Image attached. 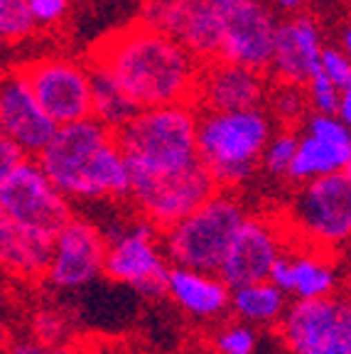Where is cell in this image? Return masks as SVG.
I'll list each match as a JSON object with an SVG mask.
<instances>
[{
    "mask_svg": "<svg viewBox=\"0 0 351 354\" xmlns=\"http://www.w3.org/2000/svg\"><path fill=\"white\" fill-rule=\"evenodd\" d=\"M305 91H307V99L312 111L317 113H336L339 111V101H341V88L332 82L322 69L310 77V82L305 84Z\"/></svg>",
    "mask_w": 351,
    "mask_h": 354,
    "instance_id": "29",
    "label": "cell"
},
{
    "mask_svg": "<svg viewBox=\"0 0 351 354\" xmlns=\"http://www.w3.org/2000/svg\"><path fill=\"white\" fill-rule=\"evenodd\" d=\"M224 15L221 32V59L246 64L253 69H268L273 62L278 17L256 0H216Z\"/></svg>",
    "mask_w": 351,
    "mask_h": 354,
    "instance_id": "13",
    "label": "cell"
},
{
    "mask_svg": "<svg viewBox=\"0 0 351 354\" xmlns=\"http://www.w3.org/2000/svg\"><path fill=\"white\" fill-rule=\"evenodd\" d=\"M290 295L273 281H256L246 286L234 288L231 293V310L238 320L248 322L253 327H273L280 325L285 317Z\"/></svg>",
    "mask_w": 351,
    "mask_h": 354,
    "instance_id": "22",
    "label": "cell"
},
{
    "mask_svg": "<svg viewBox=\"0 0 351 354\" xmlns=\"http://www.w3.org/2000/svg\"><path fill=\"white\" fill-rule=\"evenodd\" d=\"M256 3H263V0H256Z\"/></svg>",
    "mask_w": 351,
    "mask_h": 354,
    "instance_id": "40",
    "label": "cell"
},
{
    "mask_svg": "<svg viewBox=\"0 0 351 354\" xmlns=\"http://www.w3.org/2000/svg\"><path fill=\"white\" fill-rule=\"evenodd\" d=\"M0 224L47 241H55L74 216L69 197L32 158L0 175Z\"/></svg>",
    "mask_w": 351,
    "mask_h": 354,
    "instance_id": "6",
    "label": "cell"
},
{
    "mask_svg": "<svg viewBox=\"0 0 351 354\" xmlns=\"http://www.w3.org/2000/svg\"><path fill=\"white\" fill-rule=\"evenodd\" d=\"M273 138V121L263 109L214 111L199 116V158L216 177L219 187L248 183L263 165Z\"/></svg>",
    "mask_w": 351,
    "mask_h": 354,
    "instance_id": "4",
    "label": "cell"
},
{
    "mask_svg": "<svg viewBox=\"0 0 351 354\" xmlns=\"http://www.w3.org/2000/svg\"><path fill=\"white\" fill-rule=\"evenodd\" d=\"M273 6L280 8V10L292 12V10H297V8L302 6V0H273Z\"/></svg>",
    "mask_w": 351,
    "mask_h": 354,
    "instance_id": "36",
    "label": "cell"
},
{
    "mask_svg": "<svg viewBox=\"0 0 351 354\" xmlns=\"http://www.w3.org/2000/svg\"><path fill=\"white\" fill-rule=\"evenodd\" d=\"M290 227L314 249L351 241V180L344 172L302 183L290 205Z\"/></svg>",
    "mask_w": 351,
    "mask_h": 354,
    "instance_id": "8",
    "label": "cell"
},
{
    "mask_svg": "<svg viewBox=\"0 0 351 354\" xmlns=\"http://www.w3.org/2000/svg\"><path fill=\"white\" fill-rule=\"evenodd\" d=\"M216 177L209 172L202 160L189 165L187 170L175 175L158 177L148 183H135L131 189V199L140 216L153 221L155 227L167 229L192 214L207 199L219 192Z\"/></svg>",
    "mask_w": 351,
    "mask_h": 354,
    "instance_id": "11",
    "label": "cell"
},
{
    "mask_svg": "<svg viewBox=\"0 0 351 354\" xmlns=\"http://www.w3.org/2000/svg\"><path fill=\"white\" fill-rule=\"evenodd\" d=\"M243 221H246V209L241 202L234 194L219 189L192 214L162 229V241L172 266H189V268L219 273Z\"/></svg>",
    "mask_w": 351,
    "mask_h": 354,
    "instance_id": "5",
    "label": "cell"
},
{
    "mask_svg": "<svg viewBox=\"0 0 351 354\" xmlns=\"http://www.w3.org/2000/svg\"><path fill=\"white\" fill-rule=\"evenodd\" d=\"M319 69L339 88L351 86V57L341 47H324L322 59H319Z\"/></svg>",
    "mask_w": 351,
    "mask_h": 354,
    "instance_id": "30",
    "label": "cell"
},
{
    "mask_svg": "<svg viewBox=\"0 0 351 354\" xmlns=\"http://www.w3.org/2000/svg\"><path fill=\"white\" fill-rule=\"evenodd\" d=\"M297 148H300V133L290 131V128L273 133V138H270L268 148L263 153V170L278 177H290Z\"/></svg>",
    "mask_w": 351,
    "mask_h": 354,
    "instance_id": "25",
    "label": "cell"
},
{
    "mask_svg": "<svg viewBox=\"0 0 351 354\" xmlns=\"http://www.w3.org/2000/svg\"><path fill=\"white\" fill-rule=\"evenodd\" d=\"M234 288L216 271H202L189 266H172L165 295L194 320H219L231 308Z\"/></svg>",
    "mask_w": 351,
    "mask_h": 354,
    "instance_id": "20",
    "label": "cell"
},
{
    "mask_svg": "<svg viewBox=\"0 0 351 354\" xmlns=\"http://www.w3.org/2000/svg\"><path fill=\"white\" fill-rule=\"evenodd\" d=\"M108 236L106 232L84 219L72 216L55 239L47 283L57 290H82L104 276Z\"/></svg>",
    "mask_w": 351,
    "mask_h": 354,
    "instance_id": "12",
    "label": "cell"
},
{
    "mask_svg": "<svg viewBox=\"0 0 351 354\" xmlns=\"http://www.w3.org/2000/svg\"><path fill=\"white\" fill-rule=\"evenodd\" d=\"M180 0H150V6H175Z\"/></svg>",
    "mask_w": 351,
    "mask_h": 354,
    "instance_id": "38",
    "label": "cell"
},
{
    "mask_svg": "<svg viewBox=\"0 0 351 354\" xmlns=\"http://www.w3.org/2000/svg\"><path fill=\"white\" fill-rule=\"evenodd\" d=\"M158 229L145 216L140 221H123L108 229L104 276L145 298L165 295L172 261Z\"/></svg>",
    "mask_w": 351,
    "mask_h": 354,
    "instance_id": "7",
    "label": "cell"
},
{
    "mask_svg": "<svg viewBox=\"0 0 351 354\" xmlns=\"http://www.w3.org/2000/svg\"><path fill=\"white\" fill-rule=\"evenodd\" d=\"M37 101L59 126L93 116L91 66L69 57H42L20 64Z\"/></svg>",
    "mask_w": 351,
    "mask_h": 354,
    "instance_id": "10",
    "label": "cell"
},
{
    "mask_svg": "<svg viewBox=\"0 0 351 354\" xmlns=\"http://www.w3.org/2000/svg\"><path fill=\"white\" fill-rule=\"evenodd\" d=\"M336 116L351 126V86L341 88V101H339V111H336Z\"/></svg>",
    "mask_w": 351,
    "mask_h": 354,
    "instance_id": "35",
    "label": "cell"
},
{
    "mask_svg": "<svg viewBox=\"0 0 351 354\" xmlns=\"http://www.w3.org/2000/svg\"><path fill=\"white\" fill-rule=\"evenodd\" d=\"M270 281L292 295V300H314L336 293L339 271L324 249H307L300 254L285 249V254L275 261Z\"/></svg>",
    "mask_w": 351,
    "mask_h": 354,
    "instance_id": "21",
    "label": "cell"
},
{
    "mask_svg": "<svg viewBox=\"0 0 351 354\" xmlns=\"http://www.w3.org/2000/svg\"><path fill=\"white\" fill-rule=\"evenodd\" d=\"M283 254H285V243L273 221L260 219V216H246L219 273L231 288L268 281L275 261Z\"/></svg>",
    "mask_w": 351,
    "mask_h": 354,
    "instance_id": "17",
    "label": "cell"
},
{
    "mask_svg": "<svg viewBox=\"0 0 351 354\" xmlns=\"http://www.w3.org/2000/svg\"><path fill=\"white\" fill-rule=\"evenodd\" d=\"M8 354H82L79 349L61 342H44V339H17Z\"/></svg>",
    "mask_w": 351,
    "mask_h": 354,
    "instance_id": "32",
    "label": "cell"
},
{
    "mask_svg": "<svg viewBox=\"0 0 351 354\" xmlns=\"http://www.w3.org/2000/svg\"><path fill=\"white\" fill-rule=\"evenodd\" d=\"M28 158L30 155L25 153L15 140H10L8 136H3V140H0V175L10 172L12 167H17L22 160H28Z\"/></svg>",
    "mask_w": 351,
    "mask_h": 354,
    "instance_id": "33",
    "label": "cell"
},
{
    "mask_svg": "<svg viewBox=\"0 0 351 354\" xmlns=\"http://www.w3.org/2000/svg\"><path fill=\"white\" fill-rule=\"evenodd\" d=\"M322 52L324 44L317 22L310 15L297 12V15H290L278 25L270 69H273L278 82H290L305 86L310 82V77L319 69Z\"/></svg>",
    "mask_w": 351,
    "mask_h": 354,
    "instance_id": "18",
    "label": "cell"
},
{
    "mask_svg": "<svg viewBox=\"0 0 351 354\" xmlns=\"http://www.w3.org/2000/svg\"><path fill=\"white\" fill-rule=\"evenodd\" d=\"M307 104V91H302L300 84L278 82V86L270 91V109L283 123H292L305 116Z\"/></svg>",
    "mask_w": 351,
    "mask_h": 354,
    "instance_id": "28",
    "label": "cell"
},
{
    "mask_svg": "<svg viewBox=\"0 0 351 354\" xmlns=\"http://www.w3.org/2000/svg\"><path fill=\"white\" fill-rule=\"evenodd\" d=\"M28 6L39 28H52L64 20L66 10H69V0H28Z\"/></svg>",
    "mask_w": 351,
    "mask_h": 354,
    "instance_id": "31",
    "label": "cell"
},
{
    "mask_svg": "<svg viewBox=\"0 0 351 354\" xmlns=\"http://www.w3.org/2000/svg\"><path fill=\"white\" fill-rule=\"evenodd\" d=\"M37 339H44V342H61L64 339V325H61L59 315H39L37 317Z\"/></svg>",
    "mask_w": 351,
    "mask_h": 354,
    "instance_id": "34",
    "label": "cell"
},
{
    "mask_svg": "<svg viewBox=\"0 0 351 354\" xmlns=\"http://www.w3.org/2000/svg\"><path fill=\"white\" fill-rule=\"evenodd\" d=\"M91 66L93 84V116L99 118L104 126H108L111 131H121L140 109H137L135 101L123 91L121 84L115 82L104 66Z\"/></svg>",
    "mask_w": 351,
    "mask_h": 354,
    "instance_id": "24",
    "label": "cell"
},
{
    "mask_svg": "<svg viewBox=\"0 0 351 354\" xmlns=\"http://www.w3.org/2000/svg\"><path fill=\"white\" fill-rule=\"evenodd\" d=\"M349 288H351V286H349Z\"/></svg>",
    "mask_w": 351,
    "mask_h": 354,
    "instance_id": "41",
    "label": "cell"
},
{
    "mask_svg": "<svg viewBox=\"0 0 351 354\" xmlns=\"http://www.w3.org/2000/svg\"><path fill=\"white\" fill-rule=\"evenodd\" d=\"M258 339V327L243 320L229 322L214 335V349L219 354H256Z\"/></svg>",
    "mask_w": 351,
    "mask_h": 354,
    "instance_id": "27",
    "label": "cell"
},
{
    "mask_svg": "<svg viewBox=\"0 0 351 354\" xmlns=\"http://www.w3.org/2000/svg\"><path fill=\"white\" fill-rule=\"evenodd\" d=\"M37 28L28 0H0V32L6 42H22Z\"/></svg>",
    "mask_w": 351,
    "mask_h": 354,
    "instance_id": "26",
    "label": "cell"
},
{
    "mask_svg": "<svg viewBox=\"0 0 351 354\" xmlns=\"http://www.w3.org/2000/svg\"><path fill=\"white\" fill-rule=\"evenodd\" d=\"M50 180L79 202L131 197L133 175L115 131L96 116L64 123L37 155Z\"/></svg>",
    "mask_w": 351,
    "mask_h": 354,
    "instance_id": "2",
    "label": "cell"
},
{
    "mask_svg": "<svg viewBox=\"0 0 351 354\" xmlns=\"http://www.w3.org/2000/svg\"><path fill=\"white\" fill-rule=\"evenodd\" d=\"M0 128H3V136L15 140L30 158L42 153L44 145L55 138L57 128H59V123L37 101L28 77L20 72V66H12L3 79Z\"/></svg>",
    "mask_w": 351,
    "mask_h": 354,
    "instance_id": "14",
    "label": "cell"
},
{
    "mask_svg": "<svg viewBox=\"0 0 351 354\" xmlns=\"http://www.w3.org/2000/svg\"><path fill=\"white\" fill-rule=\"evenodd\" d=\"M115 136L131 165L133 185L175 175L202 160L199 116L189 104L140 109Z\"/></svg>",
    "mask_w": 351,
    "mask_h": 354,
    "instance_id": "3",
    "label": "cell"
},
{
    "mask_svg": "<svg viewBox=\"0 0 351 354\" xmlns=\"http://www.w3.org/2000/svg\"><path fill=\"white\" fill-rule=\"evenodd\" d=\"M55 241L47 239L30 236L25 232L0 224V254H3V266L8 273L15 278H44L50 268Z\"/></svg>",
    "mask_w": 351,
    "mask_h": 354,
    "instance_id": "23",
    "label": "cell"
},
{
    "mask_svg": "<svg viewBox=\"0 0 351 354\" xmlns=\"http://www.w3.org/2000/svg\"><path fill=\"white\" fill-rule=\"evenodd\" d=\"M344 175H346V177H349V180H351V162H349V165H346V170H344Z\"/></svg>",
    "mask_w": 351,
    "mask_h": 354,
    "instance_id": "39",
    "label": "cell"
},
{
    "mask_svg": "<svg viewBox=\"0 0 351 354\" xmlns=\"http://www.w3.org/2000/svg\"><path fill=\"white\" fill-rule=\"evenodd\" d=\"M351 162V126L336 113H317L305 118L300 148L292 162L290 177L295 183H310L324 175L344 172Z\"/></svg>",
    "mask_w": 351,
    "mask_h": 354,
    "instance_id": "15",
    "label": "cell"
},
{
    "mask_svg": "<svg viewBox=\"0 0 351 354\" xmlns=\"http://www.w3.org/2000/svg\"><path fill=\"white\" fill-rule=\"evenodd\" d=\"M278 327L290 354H351V298L292 300Z\"/></svg>",
    "mask_w": 351,
    "mask_h": 354,
    "instance_id": "9",
    "label": "cell"
},
{
    "mask_svg": "<svg viewBox=\"0 0 351 354\" xmlns=\"http://www.w3.org/2000/svg\"><path fill=\"white\" fill-rule=\"evenodd\" d=\"M91 64L104 66L137 109L187 104L197 96L202 74L197 55L148 20L106 37L91 52Z\"/></svg>",
    "mask_w": 351,
    "mask_h": 354,
    "instance_id": "1",
    "label": "cell"
},
{
    "mask_svg": "<svg viewBox=\"0 0 351 354\" xmlns=\"http://www.w3.org/2000/svg\"><path fill=\"white\" fill-rule=\"evenodd\" d=\"M265 96V79L260 69L236 64L229 59H216L204 66L197 84V99L204 109L238 111L256 109Z\"/></svg>",
    "mask_w": 351,
    "mask_h": 354,
    "instance_id": "19",
    "label": "cell"
},
{
    "mask_svg": "<svg viewBox=\"0 0 351 354\" xmlns=\"http://www.w3.org/2000/svg\"><path fill=\"white\" fill-rule=\"evenodd\" d=\"M341 50L351 57V22L344 28V32H341Z\"/></svg>",
    "mask_w": 351,
    "mask_h": 354,
    "instance_id": "37",
    "label": "cell"
},
{
    "mask_svg": "<svg viewBox=\"0 0 351 354\" xmlns=\"http://www.w3.org/2000/svg\"><path fill=\"white\" fill-rule=\"evenodd\" d=\"M143 20L170 32L192 55L202 59L219 57L224 15L216 0H180L175 6H150L148 3Z\"/></svg>",
    "mask_w": 351,
    "mask_h": 354,
    "instance_id": "16",
    "label": "cell"
}]
</instances>
